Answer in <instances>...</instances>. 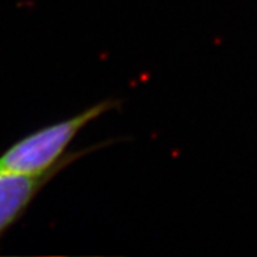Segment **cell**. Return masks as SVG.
Masks as SVG:
<instances>
[{
	"instance_id": "cell-1",
	"label": "cell",
	"mask_w": 257,
	"mask_h": 257,
	"mask_svg": "<svg viewBox=\"0 0 257 257\" xmlns=\"http://www.w3.org/2000/svg\"><path fill=\"white\" fill-rule=\"evenodd\" d=\"M118 104L117 100H104L84 109L79 114L45 126L17 141L0 156V172L42 176L66 168L85 154V151H78L66 155L68 146L80 130L106 112L117 108Z\"/></svg>"
},
{
	"instance_id": "cell-2",
	"label": "cell",
	"mask_w": 257,
	"mask_h": 257,
	"mask_svg": "<svg viewBox=\"0 0 257 257\" xmlns=\"http://www.w3.org/2000/svg\"><path fill=\"white\" fill-rule=\"evenodd\" d=\"M59 171L42 176H25L0 172V237L23 217L42 188Z\"/></svg>"
}]
</instances>
